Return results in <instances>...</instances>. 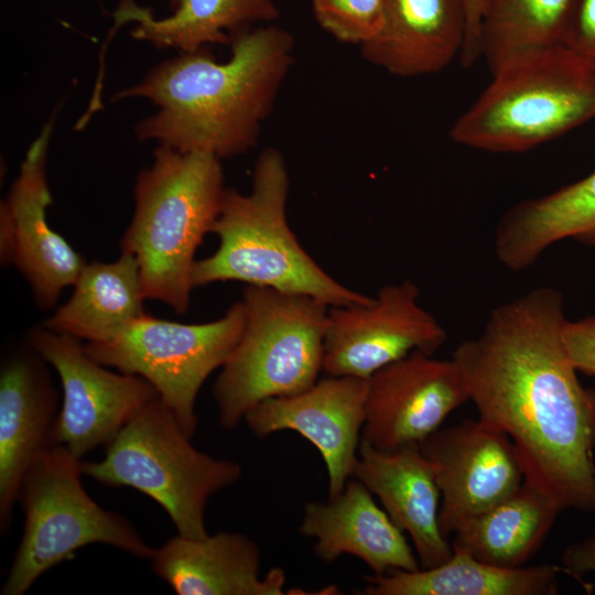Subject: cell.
I'll return each mask as SVG.
<instances>
[{"instance_id":"cell-1","label":"cell","mask_w":595,"mask_h":595,"mask_svg":"<svg viewBox=\"0 0 595 595\" xmlns=\"http://www.w3.org/2000/svg\"><path fill=\"white\" fill-rule=\"evenodd\" d=\"M560 291H530L494 307L452 358L479 419L515 444L526 482L562 509L595 515V391L580 382L563 339Z\"/></svg>"},{"instance_id":"cell-2","label":"cell","mask_w":595,"mask_h":595,"mask_svg":"<svg viewBox=\"0 0 595 595\" xmlns=\"http://www.w3.org/2000/svg\"><path fill=\"white\" fill-rule=\"evenodd\" d=\"M229 45L226 62L208 47L180 53L116 93L115 101L145 98L158 106L136 126L139 140L220 160L256 147L293 65L294 39L270 23L234 35Z\"/></svg>"},{"instance_id":"cell-3","label":"cell","mask_w":595,"mask_h":595,"mask_svg":"<svg viewBox=\"0 0 595 595\" xmlns=\"http://www.w3.org/2000/svg\"><path fill=\"white\" fill-rule=\"evenodd\" d=\"M290 177L274 148L258 156L251 191L226 188L212 232L218 248L196 260L193 288L239 281L282 292L313 296L331 306L368 303L371 296L336 281L302 248L286 219Z\"/></svg>"},{"instance_id":"cell-4","label":"cell","mask_w":595,"mask_h":595,"mask_svg":"<svg viewBox=\"0 0 595 595\" xmlns=\"http://www.w3.org/2000/svg\"><path fill=\"white\" fill-rule=\"evenodd\" d=\"M226 192L220 159L158 145L134 185V212L120 251L138 262L145 300L183 314L195 252L212 232Z\"/></svg>"},{"instance_id":"cell-5","label":"cell","mask_w":595,"mask_h":595,"mask_svg":"<svg viewBox=\"0 0 595 595\" xmlns=\"http://www.w3.org/2000/svg\"><path fill=\"white\" fill-rule=\"evenodd\" d=\"M241 302L242 333L213 387L226 430L237 428L263 400L309 389L323 370L327 304L256 285L246 286Z\"/></svg>"},{"instance_id":"cell-6","label":"cell","mask_w":595,"mask_h":595,"mask_svg":"<svg viewBox=\"0 0 595 595\" xmlns=\"http://www.w3.org/2000/svg\"><path fill=\"white\" fill-rule=\"evenodd\" d=\"M595 118V71L563 45L520 56L455 121L450 137L489 152H523Z\"/></svg>"},{"instance_id":"cell-7","label":"cell","mask_w":595,"mask_h":595,"mask_svg":"<svg viewBox=\"0 0 595 595\" xmlns=\"http://www.w3.org/2000/svg\"><path fill=\"white\" fill-rule=\"evenodd\" d=\"M83 475L109 487H131L169 515L177 534L204 538L212 496L242 475L232 461L197 450L160 397L144 404L106 445L99 462L82 461Z\"/></svg>"},{"instance_id":"cell-8","label":"cell","mask_w":595,"mask_h":595,"mask_svg":"<svg viewBox=\"0 0 595 595\" xmlns=\"http://www.w3.org/2000/svg\"><path fill=\"white\" fill-rule=\"evenodd\" d=\"M82 459L65 446L45 451L26 472L18 494L25 521L1 595H23L77 550L102 543L151 560L148 544L123 516L100 507L85 490Z\"/></svg>"},{"instance_id":"cell-9","label":"cell","mask_w":595,"mask_h":595,"mask_svg":"<svg viewBox=\"0 0 595 595\" xmlns=\"http://www.w3.org/2000/svg\"><path fill=\"white\" fill-rule=\"evenodd\" d=\"M241 301L215 321L184 324L150 314L138 317L108 340L84 349L97 363L148 380L193 436L198 419L197 394L213 371L221 368L238 343L245 325Z\"/></svg>"},{"instance_id":"cell-10","label":"cell","mask_w":595,"mask_h":595,"mask_svg":"<svg viewBox=\"0 0 595 595\" xmlns=\"http://www.w3.org/2000/svg\"><path fill=\"white\" fill-rule=\"evenodd\" d=\"M26 342L58 374L62 402L55 441L79 459L106 446L139 409L159 397L144 378L110 371L94 360L78 338L40 326L28 333Z\"/></svg>"},{"instance_id":"cell-11","label":"cell","mask_w":595,"mask_h":595,"mask_svg":"<svg viewBox=\"0 0 595 595\" xmlns=\"http://www.w3.org/2000/svg\"><path fill=\"white\" fill-rule=\"evenodd\" d=\"M419 294L415 283L403 280L382 286L368 303L331 306L322 371L368 379L412 351L433 355L447 334Z\"/></svg>"},{"instance_id":"cell-12","label":"cell","mask_w":595,"mask_h":595,"mask_svg":"<svg viewBox=\"0 0 595 595\" xmlns=\"http://www.w3.org/2000/svg\"><path fill=\"white\" fill-rule=\"evenodd\" d=\"M55 112L31 143L8 197L0 207V257L29 283L36 305L51 309L73 286L85 259L47 223L52 204L46 164Z\"/></svg>"},{"instance_id":"cell-13","label":"cell","mask_w":595,"mask_h":595,"mask_svg":"<svg viewBox=\"0 0 595 595\" xmlns=\"http://www.w3.org/2000/svg\"><path fill=\"white\" fill-rule=\"evenodd\" d=\"M419 446L441 493L439 523L446 539L470 518L511 496L526 480L510 437L479 418L439 429Z\"/></svg>"},{"instance_id":"cell-14","label":"cell","mask_w":595,"mask_h":595,"mask_svg":"<svg viewBox=\"0 0 595 595\" xmlns=\"http://www.w3.org/2000/svg\"><path fill=\"white\" fill-rule=\"evenodd\" d=\"M469 400L455 360L412 351L367 379L363 439L380 450L420 443Z\"/></svg>"},{"instance_id":"cell-15","label":"cell","mask_w":595,"mask_h":595,"mask_svg":"<svg viewBox=\"0 0 595 595\" xmlns=\"http://www.w3.org/2000/svg\"><path fill=\"white\" fill-rule=\"evenodd\" d=\"M367 379L327 376L309 389L263 400L245 416L258 437L290 430L315 446L324 459L328 497L340 494L351 477L365 424Z\"/></svg>"},{"instance_id":"cell-16","label":"cell","mask_w":595,"mask_h":595,"mask_svg":"<svg viewBox=\"0 0 595 595\" xmlns=\"http://www.w3.org/2000/svg\"><path fill=\"white\" fill-rule=\"evenodd\" d=\"M28 344V343H26ZM46 360L29 344L0 372V530L9 528L21 483L33 463L57 445L56 391Z\"/></svg>"},{"instance_id":"cell-17","label":"cell","mask_w":595,"mask_h":595,"mask_svg":"<svg viewBox=\"0 0 595 595\" xmlns=\"http://www.w3.org/2000/svg\"><path fill=\"white\" fill-rule=\"evenodd\" d=\"M350 478L375 494L390 519L409 534L421 569L452 556L453 547L439 523L441 493L418 443L380 450L361 437Z\"/></svg>"},{"instance_id":"cell-18","label":"cell","mask_w":595,"mask_h":595,"mask_svg":"<svg viewBox=\"0 0 595 595\" xmlns=\"http://www.w3.org/2000/svg\"><path fill=\"white\" fill-rule=\"evenodd\" d=\"M299 531L315 539L313 551L326 563L349 554L360 559L376 575L421 569L403 531L355 478L348 479L343 491L327 501L306 502Z\"/></svg>"},{"instance_id":"cell-19","label":"cell","mask_w":595,"mask_h":595,"mask_svg":"<svg viewBox=\"0 0 595 595\" xmlns=\"http://www.w3.org/2000/svg\"><path fill=\"white\" fill-rule=\"evenodd\" d=\"M151 561L155 575L177 595L285 594L284 571L273 567L260 577V547L240 532L177 534L155 549Z\"/></svg>"},{"instance_id":"cell-20","label":"cell","mask_w":595,"mask_h":595,"mask_svg":"<svg viewBox=\"0 0 595 595\" xmlns=\"http://www.w3.org/2000/svg\"><path fill=\"white\" fill-rule=\"evenodd\" d=\"M465 34L464 0H386L382 26L360 51L392 76L416 77L459 56Z\"/></svg>"},{"instance_id":"cell-21","label":"cell","mask_w":595,"mask_h":595,"mask_svg":"<svg viewBox=\"0 0 595 595\" xmlns=\"http://www.w3.org/2000/svg\"><path fill=\"white\" fill-rule=\"evenodd\" d=\"M567 238L595 245V171L508 208L496 224L494 252L504 268L522 272L551 246Z\"/></svg>"},{"instance_id":"cell-22","label":"cell","mask_w":595,"mask_h":595,"mask_svg":"<svg viewBox=\"0 0 595 595\" xmlns=\"http://www.w3.org/2000/svg\"><path fill=\"white\" fill-rule=\"evenodd\" d=\"M172 14L158 19L134 0H120L116 25L136 22L131 36L156 48L195 52L212 44H230L231 37L258 22L280 15L273 0H171Z\"/></svg>"},{"instance_id":"cell-23","label":"cell","mask_w":595,"mask_h":595,"mask_svg":"<svg viewBox=\"0 0 595 595\" xmlns=\"http://www.w3.org/2000/svg\"><path fill=\"white\" fill-rule=\"evenodd\" d=\"M561 565L506 569L453 550L444 563L416 571H393L366 577L363 595H553Z\"/></svg>"},{"instance_id":"cell-24","label":"cell","mask_w":595,"mask_h":595,"mask_svg":"<svg viewBox=\"0 0 595 595\" xmlns=\"http://www.w3.org/2000/svg\"><path fill=\"white\" fill-rule=\"evenodd\" d=\"M73 288L44 327L86 343L104 342L145 314L140 269L129 253L111 262L86 263Z\"/></svg>"},{"instance_id":"cell-25","label":"cell","mask_w":595,"mask_h":595,"mask_svg":"<svg viewBox=\"0 0 595 595\" xmlns=\"http://www.w3.org/2000/svg\"><path fill=\"white\" fill-rule=\"evenodd\" d=\"M562 510L524 480L511 496L464 522L451 544L490 565L521 567L543 544Z\"/></svg>"},{"instance_id":"cell-26","label":"cell","mask_w":595,"mask_h":595,"mask_svg":"<svg viewBox=\"0 0 595 595\" xmlns=\"http://www.w3.org/2000/svg\"><path fill=\"white\" fill-rule=\"evenodd\" d=\"M575 0H486L479 47L491 74L511 61L562 45Z\"/></svg>"},{"instance_id":"cell-27","label":"cell","mask_w":595,"mask_h":595,"mask_svg":"<svg viewBox=\"0 0 595 595\" xmlns=\"http://www.w3.org/2000/svg\"><path fill=\"white\" fill-rule=\"evenodd\" d=\"M318 25L336 41L364 45L380 31L386 0H310Z\"/></svg>"},{"instance_id":"cell-28","label":"cell","mask_w":595,"mask_h":595,"mask_svg":"<svg viewBox=\"0 0 595 595\" xmlns=\"http://www.w3.org/2000/svg\"><path fill=\"white\" fill-rule=\"evenodd\" d=\"M562 45L595 71V0L574 1Z\"/></svg>"},{"instance_id":"cell-29","label":"cell","mask_w":595,"mask_h":595,"mask_svg":"<svg viewBox=\"0 0 595 595\" xmlns=\"http://www.w3.org/2000/svg\"><path fill=\"white\" fill-rule=\"evenodd\" d=\"M562 339L577 371L595 376V315L575 322L566 320Z\"/></svg>"},{"instance_id":"cell-30","label":"cell","mask_w":595,"mask_h":595,"mask_svg":"<svg viewBox=\"0 0 595 595\" xmlns=\"http://www.w3.org/2000/svg\"><path fill=\"white\" fill-rule=\"evenodd\" d=\"M561 567L581 583L584 575L595 574V527L587 538L566 547L561 556Z\"/></svg>"},{"instance_id":"cell-31","label":"cell","mask_w":595,"mask_h":595,"mask_svg":"<svg viewBox=\"0 0 595 595\" xmlns=\"http://www.w3.org/2000/svg\"><path fill=\"white\" fill-rule=\"evenodd\" d=\"M464 2L466 9V34L458 57L464 67H469L480 57L479 31L486 0H464Z\"/></svg>"}]
</instances>
